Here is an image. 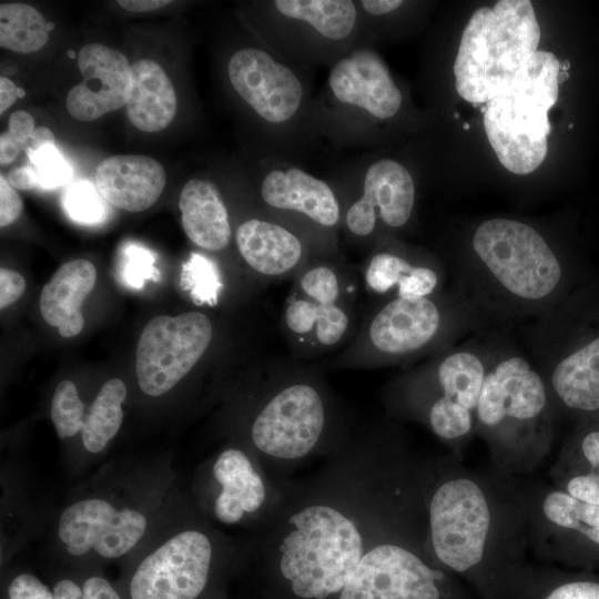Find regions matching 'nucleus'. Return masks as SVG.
I'll return each mask as SVG.
<instances>
[{
	"label": "nucleus",
	"instance_id": "1",
	"mask_svg": "<svg viewBox=\"0 0 599 599\" xmlns=\"http://www.w3.org/2000/svg\"><path fill=\"white\" fill-rule=\"evenodd\" d=\"M374 435H353L309 485L281 490L261 519L271 599H338L376 529Z\"/></svg>",
	"mask_w": 599,
	"mask_h": 599
},
{
	"label": "nucleus",
	"instance_id": "2",
	"mask_svg": "<svg viewBox=\"0 0 599 599\" xmlns=\"http://www.w3.org/2000/svg\"><path fill=\"white\" fill-rule=\"evenodd\" d=\"M470 254L455 272L456 290L483 326L534 319L580 285L540 232L517 220L479 224Z\"/></svg>",
	"mask_w": 599,
	"mask_h": 599
},
{
	"label": "nucleus",
	"instance_id": "3",
	"mask_svg": "<svg viewBox=\"0 0 599 599\" xmlns=\"http://www.w3.org/2000/svg\"><path fill=\"white\" fill-rule=\"evenodd\" d=\"M318 363L272 356L260 369L247 427L252 455L273 465L341 450L351 425Z\"/></svg>",
	"mask_w": 599,
	"mask_h": 599
},
{
	"label": "nucleus",
	"instance_id": "4",
	"mask_svg": "<svg viewBox=\"0 0 599 599\" xmlns=\"http://www.w3.org/2000/svg\"><path fill=\"white\" fill-rule=\"evenodd\" d=\"M481 326L456 288L418 298L374 300L353 339L318 364L324 370L410 365Z\"/></svg>",
	"mask_w": 599,
	"mask_h": 599
},
{
	"label": "nucleus",
	"instance_id": "5",
	"mask_svg": "<svg viewBox=\"0 0 599 599\" xmlns=\"http://www.w3.org/2000/svg\"><path fill=\"white\" fill-rule=\"evenodd\" d=\"M532 364L567 409L599 413V282L582 283L531 321Z\"/></svg>",
	"mask_w": 599,
	"mask_h": 599
},
{
	"label": "nucleus",
	"instance_id": "6",
	"mask_svg": "<svg viewBox=\"0 0 599 599\" xmlns=\"http://www.w3.org/2000/svg\"><path fill=\"white\" fill-rule=\"evenodd\" d=\"M359 288L358 273L336 256H313L292 280L280 316L290 355L309 362L342 351L362 322Z\"/></svg>",
	"mask_w": 599,
	"mask_h": 599
},
{
	"label": "nucleus",
	"instance_id": "7",
	"mask_svg": "<svg viewBox=\"0 0 599 599\" xmlns=\"http://www.w3.org/2000/svg\"><path fill=\"white\" fill-rule=\"evenodd\" d=\"M540 28L529 0H500L467 22L454 63L456 90L473 105L506 89L537 52Z\"/></svg>",
	"mask_w": 599,
	"mask_h": 599
},
{
	"label": "nucleus",
	"instance_id": "8",
	"mask_svg": "<svg viewBox=\"0 0 599 599\" xmlns=\"http://www.w3.org/2000/svg\"><path fill=\"white\" fill-rule=\"evenodd\" d=\"M559 70L554 53L537 51L511 83L483 108L487 139L511 173H531L547 155L548 112L558 99Z\"/></svg>",
	"mask_w": 599,
	"mask_h": 599
},
{
	"label": "nucleus",
	"instance_id": "9",
	"mask_svg": "<svg viewBox=\"0 0 599 599\" xmlns=\"http://www.w3.org/2000/svg\"><path fill=\"white\" fill-rule=\"evenodd\" d=\"M488 334L484 332L465 344L445 348L403 372L386 389L387 406L406 414L428 402L446 399L476 414L497 333Z\"/></svg>",
	"mask_w": 599,
	"mask_h": 599
},
{
	"label": "nucleus",
	"instance_id": "10",
	"mask_svg": "<svg viewBox=\"0 0 599 599\" xmlns=\"http://www.w3.org/2000/svg\"><path fill=\"white\" fill-rule=\"evenodd\" d=\"M220 556L201 528L180 530L145 555L131 571L125 599H204L219 578Z\"/></svg>",
	"mask_w": 599,
	"mask_h": 599
},
{
	"label": "nucleus",
	"instance_id": "11",
	"mask_svg": "<svg viewBox=\"0 0 599 599\" xmlns=\"http://www.w3.org/2000/svg\"><path fill=\"white\" fill-rule=\"evenodd\" d=\"M548 399L547 385L534 364L496 337L476 408L477 423L501 436L535 430L546 418Z\"/></svg>",
	"mask_w": 599,
	"mask_h": 599
},
{
	"label": "nucleus",
	"instance_id": "12",
	"mask_svg": "<svg viewBox=\"0 0 599 599\" xmlns=\"http://www.w3.org/2000/svg\"><path fill=\"white\" fill-rule=\"evenodd\" d=\"M213 337L214 325L205 313L153 317L136 346L135 372L141 390L149 396L167 393L203 358Z\"/></svg>",
	"mask_w": 599,
	"mask_h": 599
},
{
	"label": "nucleus",
	"instance_id": "13",
	"mask_svg": "<svg viewBox=\"0 0 599 599\" xmlns=\"http://www.w3.org/2000/svg\"><path fill=\"white\" fill-rule=\"evenodd\" d=\"M428 525L436 558L456 572L480 562L490 527V510L481 488L469 478L440 484L430 497Z\"/></svg>",
	"mask_w": 599,
	"mask_h": 599
},
{
	"label": "nucleus",
	"instance_id": "14",
	"mask_svg": "<svg viewBox=\"0 0 599 599\" xmlns=\"http://www.w3.org/2000/svg\"><path fill=\"white\" fill-rule=\"evenodd\" d=\"M443 572L383 535L366 550L338 599H440Z\"/></svg>",
	"mask_w": 599,
	"mask_h": 599
},
{
	"label": "nucleus",
	"instance_id": "15",
	"mask_svg": "<svg viewBox=\"0 0 599 599\" xmlns=\"http://www.w3.org/2000/svg\"><path fill=\"white\" fill-rule=\"evenodd\" d=\"M148 518L138 509L118 507L103 498H83L60 515L58 537L72 557L94 555L118 559L144 537Z\"/></svg>",
	"mask_w": 599,
	"mask_h": 599
},
{
	"label": "nucleus",
	"instance_id": "16",
	"mask_svg": "<svg viewBox=\"0 0 599 599\" xmlns=\"http://www.w3.org/2000/svg\"><path fill=\"white\" fill-rule=\"evenodd\" d=\"M227 74L236 93L272 124L291 120L302 104L304 92L297 75L262 49L236 51L229 61Z\"/></svg>",
	"mask_w": 599,
	"mask_h": 599
},
{
	"label": "nucleus",
	"instance_id": "17",
	"mask_svg": "<svg viewBox=\"0 0 599 599\" xmlns=\"http://www.w3.org/2000/svg\"><path fill=\"white\" fill-rule=\"evenodd\" d=\"M415 196L414 180L406 167L382 159L368 166L362 195L345 210L342 221L348 234L359 240L372 237L379 222L399 229L413 214Z\"/></svg>",
	"mask_w": 599,
	"mask_h": 599
},
{
	"label": "nucleus",
	"instance_id": "18",
	"mask_svg": "<svg viewBox=\"0 0 599 599\" xmlns=\"http://www.w3.org/2000/svg\"><path fill=\"white\" fill-rule=\"evenodd\" d=\"M214 484L211 511L224 525L262 519L275 504L280 488L270 486L253 455L240 447L221 450L211 464Z\"/></svg>",
	"mask_w": 599,
	"mask_h": 599
},
{
	"label": "nucleus",
	"instance_id": "19",
	"mask_svg": "<svg viewBox=\"0 0 599 599\" xmlns=\"http://www.w3.org/2000/svg\"><path fill=\"white\" fill-rule=\"evenodd\" d=\"M83 81L68 93L70 115L92 121L126 105L131 90V65L126 57L100 43L84 45L78 54Z\"/></svg>",
	"mask_w": 599,
	"mask_h": 599
},
{
	"label": "nucleus",
	"instance_id": "20",
	"mask_svg": "<svg viewBox=\"0 0 599 599\" xmlns=\"http://www.w3.org/2000/svg\"><path fill=\"white\" fill-rule=\"evenodd\" d=\"M235 244L251 271L271 283L292 281L316 256L300 233L272 219L242 222L235 231Z\"/></svg>",
	"mask_w": 599,
	"mask_h": 599
},
{
	"label": "nucleus",
	"instance_id": "21",
	"mask_svg": "<svg viewBox=\"0 0 599 599\" xmlns=\"http://www.w3.org/2000/svg\"><path fill=\"white\" fill-rule=\"evenodd\" d=\"M331 93L342 104L387 120L400 109L402 93L382 58L369 49H357L341 58L328 74Z\"/></svg>",
	"mask_w": 599,
	"mask_h": 599
},
{
	"label": "nucleus",
	"instance_id": "22",
	"mask_svg": "<svg viewBox=\"0 0 599 599\" xmlns=\"http://www.w3.org/2000/svg\"><path fill=\"white\" fill-rule=\"evenodd\" d=\"M260 195L271 210L297 215L319 230H334L343 220L333 189L298 167L270 171L262 180Z\"/></svg>",
	"mask_w": 599,
	"mask_h": 599
},
{
	"label": "nucleus",
	"instance_id": "23",
	"mask_svg": "<svg viewBox=\"0 0 599 599\" xmlns=\"http://www.w3.org/2000/svg\"><path fill=\"white\" fill-rule=\"evenodd\" d=\"M362 284L374 298H418L444 291L445 272L433 261L375 248L364 264Z\"/></svg>",
	"mask_w": 599,
	"mask_h": 599
},
{
	"label": "nucleus",
	"instance_id": "24",
	"mask_svg": "<svg viewBox=\"0 0 599 599\" xmlns=\"http://www.w3.org/2000/svg\"><path fill=\"white\" fill-rule=\"evenodd\" d=\"M164 185L162 164L146 155L109 156L95 169V186L102 197L129 212H140L153 205Z\"/></svg>",
	"mask_w": 599,
	"mask_h": 599
},
{
	"label": "nucleus",
	"instance_id": "25",
	"mask_svg": "<svg viewBox=\"0 0 599 599\" xmlns=\"http://www.w3.org/2000/svg\"><path fill=\"white\" fill-rule=\"evenodd\" d=\"M97 271L88 260L64 263L43 286L40 312L62 337L78 335L84 325L81 305L95 285Z\"/></svg>",
	"mask_w": 599,
	"mask_h": 599
},
{
	"label": "nucleus",
	"instance_id": "26",
	"mask_svg": "<svg viewBox=\"0 0 599 599\" xmlns=\"http://www.w3.org/2000/svg\"><path fill=\"white\" fill-rule=\"evenodd\" d=\"M182 227L187 237L209 252L226 248L232 227L225 203L217 187L206 180L185 183L179 200Z\"/></svg>",
	"mask_w": 599,
	"mask_h": 599
},
{
	"label": "nucleus",
	"instance_id": "27",
	"mask_svg": "<svg viewBox=\"0 0 599 599\" xmlns=\"http://www.w3.org/2000/svg\"><path fill=\"white\" fill-rule=\"evenodd\" d=\"M175 112V91L162 67L150 59L134 62L126 103L130 122L143 132H158L171 123Z\"/></svg>",
	"mask_w": 599,
	"mask_h": 599
},
{
	"label": "nucleus",
	"instance_id": "28",
	"mask_svg": "<svg viewBox=\"0 0 599 599\" xmlns=\"http://www.w3.org/2000/svg\"><path fill=\"white\" fill-rule=\"evenodd\" d=\"M272 4L283 18L301 22L332 41L349 38L357 22V7L349 0H277Z\"/></svg>",
	"mask_w": 599,
	"mask_h": 599
},
{
	"label": "nucleus",
	"instance_id": "29",
	"mask_svg": "<svg viewBox=\"0 0 599 599\" xmlns=\"http://www.w3.org/2000/svg\"><path fill=\"white\" fill-rule=\"evenodd\" d=\"M126 386L119 378L103 384L84 416L81 439L84 449L95 454L102 451L118 434L122 420V404Z\"/></svg>",
	"mask_w": 599,
	"mask_h": 599
},
{
	"label": "nucleus",
	"instance_id": "30",
	"mask_svg": "<svg viewBox=\"0 0 599 599\" xmlns=\"http://www.w3.org/2000/svg\"><path fill=\"white\" fill-rule=\"evenodd\" d=\"M49 39L48 22L24 3L0 6V47L19 53L40 50Z\"/></svg>",
	"mask_w": 599,
	"mask_h": 599
},
{
	"label": "nucleus",
	"instance_id": "31",
	"mask_svg": "<svg viewBox=\"0 0 599 599\" xmlns=\"http://www.w3.org/2000/svg\"><path fill=\"white\" fill-rule=\"evenodd\" d=\"M181 285L187 291L192 302L197 305L214 307L223 286L217 265L209 257L192 253L183 264Z\"/></svg>",
	"mask_w": 599,
	"mask_h": 599
},
{
	"label": "nucleus",
	"instance_id": "32",
	"mask_svg": "<svg viewBox=\"0 0 599 599\" xmlns=\"http://www.w3.org/2000/svg\"><path fill=\"white\" fill-rule=\"evenodd\" d=\"M542 511L552 524L579 534L586 528L599 526V506L587 504L560 490L546 496Z\"/></svg>",
	"mask_w": 599,
	"mask_h": 599
},
{
	"label": "nucleus",
	"instance_id": "33",
	"mask_svg": "<svg viewBox=\"0 0 599 599\" xmlns=\"http://www.w3.org/2000/svg\"><path fill=\"white\" fill-rule=\"evenodd\" d=\"M51 420L60 439L81 433L84 422V404L73 382H60L53 393L50 408Z\"/></svg>",
	"mask_w": 599,
	"mask_h": 599
},
{
	"label": "nucleus",
	"instance_id": "34",
	"mask_svg": "<svg viewBox=\"0 0 599 599\" xmlns=\"http://www.w3.org/2000/svg\"><path fill=\"white\" fill-rule=\"evenodd\" d=\"M104 199L88 180H78L71 183L64 194V207L68 215L83 224H95L105 217L106 206Z\"/></svg>",
	"mask_w": 599,
	"mask_h": 599
},
{
	"label": "nucleus",
	"instance_id": "35",
	"mask_svg": "<svg viewBox=\"0 0 599 599\" xmlns=\"http://www.w3.org/2000/svg\"><path fill=\"white\" fill-rule=\"evenodd\" d=\"M154 263L153 252L142 245L129 243L121 251L120 280L130 287L141 288L146 281L159 278L160 272Z\"/></svg>",
	"mask_w": 599,
	"mask_h": 599
},
{
	"label": "nucleus",
	"instance_id": "36",
	"mask_svg": "<svg viewBox=\"0 0 599 599\" xmlns=\"http://www.w3.org/2000/svg\"><path fill=\"white\" fill-rule=\"evenodd\" d=\"M52 591L54 599H125L106 578L99 575L60 578L52 586Z\"/></svg>",
	"mask_w": 599,
	"mask_h": 599
},
{
	"label": "nucleus",
	"instance_id": "37",
	"mask_svg": "<svg viewBox=\"0 0 599 599\" xmlns=\"http://www.w3.org/2000/svg\"><path fill=\"white\" fill-rule=\"evenodd\" d=\"M26 153L34 167L38 184L43 189H55L72 179V167L55 145H45L35 152Z\"/></svg>",
	"mask_w": 599,
	"mask_h": 599
},
{
	"label": "nucleus",
	"instance_id": "38",
	"mask_svg": "<svg viewBox=\"0 0 599 599\" xmlns=\"http://www.w3.org/2000/svg\"><path fill=\"white\" fill-rule=\"evenodd\" d=\"M4 599H54L52 587L33 573L20 572L10 579Z\"/></svg>",
	"mask_w": 599,
	"mask_h": 599
},
{
	"label": "nucleus",
	"instance_id": "39",
	"mask_svg": "<svg viewBox=\"0 0 599 599\" xmlns=\"http://www.w3.org/2000/svg\"><path fill=\"white\" fill-rule=\"evenodd\" d=\"M22 201L16 189L0 175V226L13 223L22 213Z\"/></svg>",
	"mask_w": 599,
	"mask_h": 599
},
{
	"label": "nucleus",
	"instance_id": "40",
	"mask_svg": "<svg viewBox=\"0 0 599 599\" xmlns=\"http://www.w3.org/2000/svg\"><path fill=\"white\" fill-rule=\"evenodd\" d=\"M567 493L581 501L599 506V475L590 473L572 477L567 484Z\"/></svg>",
	"mask_w": 599,
	"mask_h": 599
},
{
	"label": "nucleus",
	"instance_id": "41",
	"mask_svg": "<svg viewBox=\"0 0 599 599\" xmlns=\"http://www.w3.org/2000/svg\"><path fill=\"white\" fill-rule=\"evenodd\" d=\"M26 281L16 271L1 267L0 270V308L3 309L17 302L23 294Z\"/></svg>",
	"mask_w": 599,
	"mask_h": 599
},
{
	"label": "nucleus",
	"instance_id": "42",
	"mask_svg": "<svg viewBox=\"0 0 599 599\" xmlns=\"http://www.w3.org/2000/svg\"><path fill=\"white\" fill-rule=\"evenodd\" d=\"M544 599H599V583L572 581L556 587Z\"/></svg>",
	"mask_w": 599,
	"mask_h": 599
},
{
	"label": "nucleus",
	"instance_id": "43",
	"mask_svg": "<svg viewBox=\"0 0 599 599\" xmlns=\"http://www.w3.org/2000/svg\"><path fill=\"white\" fill-rule=\"evenodd\" d=\"M33 131L34 121L28 112L19 110L10 115L7 132L14 142L23 148V150H26L27 142Z\"/></svg>",
	"mask_w": 599,
	"mask_h": 599
},
{
	"label": "nucleus",
	"instance_id": "44",
	"mask_svg": "<svg viewBox=\"0 0 599 599\" xmlns=\"http://www.w3.org/2000/svg\"><path fill=\"white\" fill-rule=\"evenodd\" d=\"M9 183L18 190L29 191L38 185V177L29 166L16 167L8 175Z\"/></svg>",
	"mask_w": 599,
	"mask_h": 599
},
{
	"label": "nucleus",
	"instance_id": "45",
	"mask_svg": "<svg viewBox=\"0 0 599 599\" xmlns=\"http://www.w3.org/2000/svg\"><path fill=\"white\" fill-rule=\"evenodd\" d=\"M581 451L592 468L599 467V428L585 434L581 440Z\"/></svg>",
	"mask_w": 599,
	"mask_h": 599
},
{
	"label": "nucleus",
	"instance_id": "46",
	"mask_svg": "<svg viewBox=\"0 0 599 599\" xmlns=\"http://www.w3.org/2000/svg\"><path fill=\"white\" fill-rule=\"evenodd\" d=\"M400 0H363L359 7L372 16H383L389 13L402 6Z\"/></svg>",
	"mask_w": 599,
	"mask_h": 599
},
{
	"label": "nucleus",
	"instance_id": "47",
	"mask_svg": "<svg viewBox=\"0 0 599 599\" xmlns=\"http://www.w3.org/2000/svg\"><path fill=\"white\" fill-rule=\"evenodd\" d=\"M45 145H54V135L45 126L35 128L27 142L26 151H38Z\"/></svg>",
	"mask_w": 599,
	"mask_h": 599
},
{
	"label": "nucleus",
	"instance_id": "48",
	"mask_svg": "<svg viewBox=\"0 0 599 599\" xmlns=\"http://www.w3.org/2000/svg\"><path fill=\"white\" fill-rule=\"evenodd\" d=\"M23 148L14 142L8 132H3L0 136V163L7 165L16 160Z\"/></svg>",
	"mask_w": 599,
	"mask_h": 599
},
{
	"label": "nucleus",
	"instance_id": "49",
	"mask_svg": "<svg viewBox=\"0 0 599 599\" xmlns=\"http://www.w3.org/2000/svg\"><path fill=\"white\" fill-rule=\"evenodd\" d=\"M167 0H120L116 3L130 12H146L170 3Z\"/></svg>",
	"mask_w": 599,
	"mask_h": 599
},
{
	"label": "nucleus",
	"instance_id": "50",
	"mask_svg": "<svg viewBox=\"0 0 599 599\" xmlns=\"http://www.w3.org/2000/svg\"><path fill=\"white\" fill-rule=\"evenodd\" d=\"M18 87L8 78H0V113L10 108L18 99Z\"/></svg>",
	"mask_w": 599,
	"mask_h": 599
},
{
	"label": "nucleus",
	"instance_id": "51",
	"mask_svg": "<svg viewBox=\"0 0 599 599\" xmlns=\"http://www.w3.org/2000/svg\"><path fill=\"white\" fill-rule=\"evenodd\" d=\"M581 535L587 537L592 542L599 545V526L592 528H586L582 530Z\"/></svg>",
	"mask_w": 599,
	"mask_h": 599
},
{
	"label": "nucleus",
	"instance_id": "52",
	"mask_svg": "<svg viewBox=\"0 0 599 599\" xmlns=\"http://www.w3.org/2000/svg\"><path fill=\"white\" fill-rule=\"evenodd\" d=\"M569 78V73L567 71H560L559 70V73H558V83H564L565 81H567Z\"/></svg>",
	"mask_w": 599,
	"mask_h": 599
},
{
	"label": "nucleus",
	"instance_id": "53",
	"mask_svg": "<svg viewBox=\"0 0 599 599\" xmlns=\"http://www.w3.org/2000/svg\"><path fill=\"white\" fill-rule=\"evenodd\" d=\"M570 68V62L568 60H562L560 62V71H567Z\"/></svg>",
	"mask_w": 599,
	"mask_h": 599
},
{
	"label": "nucleus",
	"instance_id": "54",
	"mask_svg": "<svg viewBox=\"0 0 599 599\" xmlns=\"http://www.w3.org/2000/svg\"><path fill=\"white\" fill-rule=\"evenodd\" d=\"M18 97L23 98L24 97V90L21 88H18Z\"/></svg>",
	"mask_w": 599,
	"mask_h": 599
},
{
	"label": "nucleus",
	"instance_id": "55",
	"mask_svg": "<svg viewBox=\"0 0 599 599\" xmlns=\"http://www.w3.org/2000/svg\"><path fill=\"white\" fill-rule=\"evenodd\" d=\"M52 28H53V23L48 22V29H49V31H50Z\"/></svg>",
	"mask_w": 599,
	"mask_h": 599
},
{
	"label": "nucleus",
	"instance_id": "56",
	"mask_svg": "<svg viewBox=\"0 0 599 599\" xmlns=\"http://www.w3.org/2000/svg\"><path fill=\"white\" fill-rule=\"evenodd\" d=\"M464 130H468L469 129V124L468 123H464Z\"/></svg>",
	"mask_w": 599,
	"mask_h": 599
},
{
	"label": "nucleus",
	"instance_id": "57",
	"mask_svg": "<svg viewBox=\"0 0 599 599\" xmlns=\"http://www.w3.org/2000/svg\"><path fill=\"white\" fill-rule=\"evenodd\" d=\"M69 54L74 58V53L72 51H70Z\"/></svg>",
	"mask_w": 599,
	"mask_h": 599
},
{
	"label": "nucleus",
	"instance_id": "58",
	"mask_svg": "<svg viewBox=\"0 0 599 599\" xmlns=\"http://www.w3.org/2000/svg\"><path fill=\"white\" fill-rule=\"evenodd\" d=\"M454 115H455V118H459V114H458V113H455Z\"/></svg>",
	"mask_w": 599,
	"mask_h": 599
}]
</instances>
